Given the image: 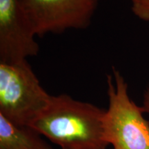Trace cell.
<instances>
[{"instance_id":"8","label":"cell","mask_w":149,"mask_h":149,"mask_svg":"<svg viewBox=\"0 0 149 149\" xmlns=\"http://www.w3.org/2000/svg\"><path fill=\"white\" fill-rule=\"evenodd\" d=\"M141 107H142L144 113L149 114V85L146 91H145L144 100H143V106Z\"/></svg>"},{"instance_id":"1","label":"cell","mask_w":149,"mask_h":149,"mask_svg":"<svg viewBox=\"0 0 149 149\" xmlns=\"http://www.w3.org/2000/svg\"><path fill=\"white\" fill-rule=\"evenodd\" d=\"M106 110L61 94L29 126L61 149H106L104 134Z\"/></svg>"},{"instance_id":"5","label":"cell","mask_w":149,"mask_h":149,"mask_svg":"<svg viewBox=\"0 0 149 149\" xmlns=\"http://www.w3.org/2000/svg\"><path fill=\"white\" fill-rule=\"evenodd\" d=\"M36 35L18 0H0V62H18L37 55Z\"/></svg>"},{"instance_id":"2","label":"cell","mask_w":149,"mask_h":149,"mask_svg":"<svg viewBox=\"0 0 149 149\" xmlns=\"http://www.w3.org/2000/svg\"><path fill=\"white\" fill-rule=\"evenodd\" d=\"M109 107L104 119V134L112 149H149V122L142 107L130 97L128 84L118 70L107 76Z\"/></svg>"},{"instance_id":"7","label":"cell","mask_w":149,"mask_h":149,"mask_svg":"<svg viewBox=\"0 0 149 149\" xmlns=\"http://www.w3.org/2000/svg\"><path fill=\"white\" fill-rule=\"evenodd\" d=\"M131 10L139 19L149 22V0H131Z\"/></svg>"},{"instance_id":"3","label":"cell","mask_w":149,"mask_h":149,"mask_svg":"<svg viewBox=\"0 0 149 149\" xmlns=\"http://www.w3.org/2000/svg\"><path fill=\"white\" fill-rule=\"evenodd\" d=\"M51 97L27 60L0 62V115L10 122L30 126L48 107Z\"/></svg>"},{"instance_id":"4","label":"cell","mask_w":149,"mask_h":149,"mask_svg":"<svg viewBox=\"0 0 149 149\" xmlns=\"http://www.w3.org/2000/svg\"><path fill=\"white\" fill-rule=\"evenodd\" d=\"M35 33L42 36L91 24L98 0H18Z\"/></svg>"},{"instance_id":"6","label":"cell","mask_w":149,"mask_h":149,"mask_svg":"<svg viewBox=\"0 0 149 149\" xmlns=\"http://www.w3.org/2000/svg\"><path fill=\"white\" fill-rule=\"evenodd\" d=\"M0 149H54L29 126L14 124L0 115Z\"/></svg>"}]
</instances>
